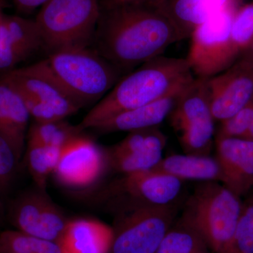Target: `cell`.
Here are the masks:
<instances>
[{
    "label": "cell",
    "instance_id": "obj_24",
    "mask_svg": "<svg viewBox=\"0 0 253 253\" xmlns=\"http://www.w3.org/2000/svg\"><path fill=\"white\" fill-rule=\"evenodd\" d=\"M83 129L64 120L48 123L34 122L30 126L26 139H31L46 146L62 149L68 142L81 135Z\"/></svg>",
    "mask_w": 253,
    "mask_h": 253
},
{
    "label": "cell",
    "instance_id": "obj_13",
    "mask_svg": "<svg viewBox=\"0 0 253 253\" xmlns=\"http://www.w3.org/2000/svg\"><path fill=\"white\" fill-rule=\"evenodd\" d=\"M19 90L31 94L53 108L62 119L81 110L62 88L38 64L14 69L2 77Z\"/></svg>",
    "mask_w": 253,
    "mask_h": 253
},
{
    "label": "cell",
    "instance_id": "obj_7",
    "mask_svg": "<svg viewBox=\"0 0 253 253\" xmlns=\"http://www.w3.org/2000/svg\"><path fill=\"white\" fill-rule=\"evenodd\" d=\"M176 213V204L117 211L109 253H156L175 221Z\"/></svg>",
    "mask_w": 253,
    "mask_h": 253
},
{
    "label": "cell",
    "instance_id": "obj_1",
    "mask_svg": "<svg viewBox=\"0 0 253 253\" xmlns=\"http://www.w3.org/2000/svg\"><path fill=\"white\" fill-rule=\"evenodd\" d=\"M183 40L157 0H103L91 48L126 75Z\"/></svg>",
    "mask_w": 253,
    "mask_h": 253
},
{
    "label": "cell",
    "instance_id": "obj_6",
    "mask_svg": "<svg viewBox=\"0 0 253 253\" xmlns=\"http://www.w3.org/2000/svg\"><path fill=\"white\" fill-rule=\"evenodd\" d=\"M241 5L221 9L191 33L186 59L195 77H214L239 59L241 55L233 44L230 32L234 16Z\"/></svg>",
    "mask_w": 253,
    "mask_h": 253
},
{
    "label": "cell",
    "instance_id": "obj_2",
    "mask_svg": "<svg viewBox=\"0 0 253 253\" xmlns=\"http://www.w3.org/2000/svg\"><path fill=\"white\" fill-rule=\"evenodd\" d=\"M195 78L187 60L161 56L124 75L80 123L83 130L168 96Z\"/></svg>",
    "mask_w": 253,
    "mask_h": 253
},
{
    "label": "cell",
    "instance_id": "obj_4",
    "mask_svg": "<svg viewBox=\"0 0 253 253\" xmlns=\"http://www.w3.org/2000/svg\"><path fill=\"white\" fill-rule=\"evenodd\" d=\"M241 206L236 194L219 181H201L186 201L180 219L194 229L213 253L232 244Z\"/></svg>",
    "mask_w": 253,
    "mask_h": 253
},
{
    "label": "cell",
    "instance_id": "obj_8",
    "mask_svg": "<svg viewBox=\"0 0 253 253\" xmlns=\"http://www.w3.org/2000/svg\"><path fill=\"white\" fill-rule=\"evenodd\" d=\"M207 81L195 77L190 82L168 117L186 154L209 156L214 144V119Z\"/></svg>",
    "mask_w": 253,
    "mask_h": 253
},
{
    "label": "cell",
    "instance_id": "obj_17",
    "mask_svg": "<svg viewBox=\"0 0 253 253\" xmlns=\"http://www.w3.org/2000/svg\"><path fill=\"white\" fill-rule=\"evenodd\" d=\"M112 229L93 219H69L59 244L65 253H109Z\"/></svg>",
    "mask_w": 253,
    "mask_h": 253
},
{
    "label": "cell",
    "instance_id": "obj_35",
    "mask_svg": "<svg viewBox=\"0 0 253 253\" xmlns=\"http://www.w3.org/2000/svg\"><path fill=\"white\" fill-rule=\"evenodd\" d=\"M220 253H240L238 252V251H236V250H234L233 249L232 247H231V246H229V247H228L227 249H226L225 250H224V251H221Z\"/></svg>",
    "mask_w": 253,
    "mask_h": 253
},
{
    "label": "cell",
    "instance_id": "obj_30",
    "mask_svg": "<svg viewBox=\"0 0 253 253\" xmlns=\"http://www.w3.org/2000/svg\"><path fill=\"white\" fill-rule=\"evenodd\" d=\"M18 91L22 96L31 118H33L35 120V122L48 123L64 120L60 117L59 115L49 105L37 99L31 94L24 92V91L19 90V89H18Z\"/></svg>",
    "mask_w": 253,
    "mask_h": 253
},
{
    "label": "cell",
    "instance_id": "obj_14",
    "mask_svg": "<svg viewBox=\"0 0 253 253\" xmlns=\"http://www.w3.org/2000/svg\"><path fill=\"white\" fill-rule=\"evenodd\" d=\"M214 144L221 181L236 194L253 177V141L242 137H216Z\"/></svg>",
    "mask_w": 253,
    "mask_h": 253
},
{
    "label": "cell",
    "instance_id": "obj_29",
    "mask_svg": "<svg viewBox=\"0 0 253 253\" xmlns=\"http://www.w3.org/2000/svg\"><path fill=\"white\" fill-rule=\"evenodd\" d=\"M1 16L0 18V71L8 73L27 57L11 43L1 22Z\"/></svg>",
    "mask_w": 253,
    "mask_h": 253
},
{
    "label": "cell",
    "instance_id": "obj_27",
    "mask_svg": "<svg viewBox=\"0 0 253 253\" xmlns=\"http://www.w3.org/2000/svg\"><path fill=\"white\" fill-rule=\"evenodd\" d=\"M253 120V96L232 117L221 121L216 137H244Z\"/></svg>",
    "mask_w": 253,
    "mask_h": 253
},
{
    "label": "cell",
    "instance_id": "obj_19",
    "mask_svg": "<svg viewBox=\"0 0 253 253\" xmlns=\"http://www.w3.org/2000/svg\"><path fill=\"white\" fill-rule=\"evenodd\" d=\"M153 170L174 176L179 180L221 181L216 158L193 154H174L163 158Z\"/></svg>",
    "mask_w": 253,
    "mask_h": 253
},
{
    "label": "cell",
    "instance_id": "obj_22",
    "mask_svg": "<svg viewBox=\"0 0 253 253\" xmlns=\"http://www.w3.org/2000/svg\"><path fill=\"white\" fill-rule=\"evenodd\" d=\"M1 20L11 43L26 57L43 49L41 33L35 20L4 14Z\"/></svg>",
    "mask_w": 253,
    "mask_h": 253
},
{
    "label": "cell",
    "instance_id": "obj_37",
    "mask_svg": "<svg viewBox=\"0 0 253 253\" xmlns=\"http://www.w3.org/2000/svg\"><path fill=\"white\" fill-rule=\"evenodd\" d=\"M4 1L3 0H0V18H1V16H2V9L3 6H4Z\"/></svg>",
    "mask_w": 253,
    "mask_h": 253
},
{
    "label": "cell",
    "instance_id": "obj_20",
    "mask_svg": "<svg viewBox=\"0 0 253 253\" xmlns=\"http://www.w3.org/2000/svg\"><path fill=\"white\" fill-rule=\"evenodd\" d=\"M27 139L26 163L37 187L46 190L50 174H53L59 161L61 149Z\"/></svg>",
    "mask_w": 253,
    "mask_h": 253
},
{
    "label": "cell",
    "instance_id": "obj_3",
    "mask_svg": "<svg viewBox=\"0 0 253 253\" xmlns=\"http://www.w3.org/2000/svg\"><path fill=\"white\" fill-rule=\"evenodd\" d=\"M37 64L81 109L97 104L124 76L91 47L53 53Z\"/></svg>",
    "mask_w": 253,
    "mask_h": 253
},
{
    "label": "cell",
    "instance_id": "obj_34",
    "mask_svg": "<svg viewBox=\"0 0 253 253\" xmlns=\"http://www.w3.org/2000/svg\"><path fill=\"white\" fill-rule=\"evenodd\" d=\"M1 196L0 195V226L4 221V211H3L2 204H1Z\"/></svg>",
    "mask_w": 253,
    "mask_h": 253
},
{
    "label": "cell",
    "instance_id": "obj_31",
    "mask_svg": "<svg viewBox=\"0 0 253 253\" xmlns=\"http://www.w3.org/2000/svg\"><path fill=\"white\" fill-rule=\"evenodd\" d=\"M15 7L19 12L30 14L41 8L49 0H12Z\"/></svg>",
    "mask_w": 253,
    "mask_h": 253
},
{
    "label": "cell",
    "instance_id": "obj_32",
    "mask_svg": "<svg viewBox=\"0 0 253 253\" xmlns=\"http://www.w3.org/2000/svg\"><path fill=\"white\" fill-rule=\"evenodd\" d=\"M240 58L246 60V61H249V62L253 64V41L251 43V45L249 46V47L241 54Z\"/></svg>",
    "mask_w": 253,
    "mask_h": 253
},
{
    "label": "cell",
    "instance_id": "obj_11",
    "mask_svg": "<svg viewBox=\"0 0 253 253\" xmlns=\"http://www.w3.org/2000/svg\"><path fill=\"white\" fill-rule=\"evenodd\" d=\"M108 164L106 151L81 134L61 149L52 174L63 187L86 189L101 179Z\"/></svg>",
    "mask_w": 253,
    "mask_h": 253
},
{
    "label": "cell",
    "instance_id": "obj_9",
    "mask_svg": "<svg viewBox=\"0 0 253 253\" xmlns=\"http://www.w3.org/2000/svg\"><path fill=\"white\" fill-rule=\"evenodd\" d=\"M182 189V181L165 173L151 170L123 174L104 191L115 212L140 206L175 204Z\"/></svg>",
    "mask_w": 253,
    "mask_h": 253
},
{
    "label": "cell",
    "instance_id": "obj_10",
    "mask_svg": "<svg viewBox=\"0 0 253 253\" xmlns=\"http://www.w3.org/2000/svg\"><path fill=\"white\" fill-rule=\"evenodd\" d=\"M8 218L16 230L57 243L69 221L46 190L38 187L21 193L11 201Z\"/></svg>",
    "mask_w": 253,
    "mask_h": 253
},
{
    "label": "cell",
    "instance_id": "obj_21",
    "mask_svg": "<svg viewBox=\"0 0 253 253\" xmlns=\"http://www.w3.org/2000/svg\"><path fill=\"white\" fill-rule=\"evenodd\" d=\"M156 253H213L204 240L184 221H174Z\"/></svg>",
    "mask_w": 253,
    "mask_h": 253
},
{
    "label": "cell",
    "instance_id": "obj_28",
    "mask_svg": "<svg viewBox=\"0 0 253 253\" xmlns=\"http://www.w3.org/2000/svg\"><path fill=\"white\" fill-rule=\"evenodd\" d=\"M231 247L240 253H253V205L241 207Z\"/></svg>",
    "mask_w": 253,
    "mask_h": 253
},
{
    "label": "cell",
    "instance_id": "obj_33",
    "mask_svg": "<svg viewBox=\"0 0 253 253\" xmlns=\"http://www.w3.org/2000/svg\"><path fill=\"white\" fill-rule=\"evenodd\" d=\"M243 138H246V139L253 141V120L251 125H250L249 129L246 131V134H245Z\"/></svg>",
    "mask_w": 253,
    "mask_h": 253
},
{
    "label": "cell",
    "instance_id": "obj_12",
    "mask_svg": "<svg viewBox=\"0 0 253 253\" xmlns=\"http://www.w3.org/2000/svg\"><path fill=\"white\" fill-rule=\"evenodd\" d=\"M214 121L236 114L253 96V64L239 58L231 67L207 81Z\"/></svg>",
    "mask_w": 253,
    "mask_h": 253
},
{
    "label": "cell",
    "instance_id": "obj_36",
    "mask_svg": "<svg viewBox=\"0 0 253 253\" xmlns=\"http://www.w3.org/2000/svg\"><path fill=\"white\" fill-rule=\"evenodd\" d=\"M6 191L5 190L4 186H3L2 183H1V180H0V195H1V197H2L4 195L6 194Z\"/></svg>",
    "mask_w": 253,
    "mask_h": 253
},
{
    "label": "cell",
    "instance_id": "obj_25",
    "mask_svg": "<svg viewBox=\"0 0 253 253\" xmlns=\"http://www.w3.org/2000/svg\"><path fill=\"white\" fill-rule=\"evenodd\" d=\"M163 151V149L149 148L118 156L107 155L108 161L113 169L123 174L144 172L152 169L162 160Z\"/></svg>",
    "mask_w": 253,
    "mask_h": 253
},
{
    "label": "cell",
    "instance_id": "obj_16",
    "mask_svg": "<svg viewBox=\"0 0 253 253\" xmlns=\"http://www.w3.org/2000/svg\"><path fill=\"white\" fill-rule=\"evenodd\" d=\"M186 85L154 102L116 115L100 123L94 129L100 133L108 134L156 127L169 117L179 95Z\"/></svg>",
    "mask_w": 253,
    "mask_h": 253
},
{
    "label": "cell",
    "instance_id": "obj_5",
    "mask_svg": "<svg viewBox=\"0 0 253 253\" xmlns=\"http://www.w3.org/2000/svg\"><path fill=\"white\" fill-rule=\"evenodd\" d=\"M100 15L99 0H49L35 19L48 54L91 47Z\"/></svg>",
    "mask_w": 253,
    "mask_h": 253
},
{
    "label": "cell",
    "instance_id": "obj_23",
    "mask_svg": "<svg viewBox=\"0 0 253 253\" xmlns=\"http://www.w3.org/2000/svg\"><path fill=\"white\" fill-rule=\"evenodd\" d=\"M0 253H65L61 245L18 230L0 233Z\"/></svg>",
    "mask_w": 253,
    "mask_h": 253
},
{
    "label": "cell",
    "instance_id": "obj_15",
    "mask_svg": "<svg viewBox=\"0 0 253 253\" xmlns=\"http://www.w3.org/2000/svg\"><path fill=\"white\" fill-rule=\"evenodd\" d=\"M30 113L22 96L11 83L0 80V136L21 159L27 138Z\"/></svg>",
    "mask_w": 253,
    "mask_h": 253
},
{
    "label": "cell",
    "instance_id": "obj_26",
    "mask_svg": "<svg viewBox=\"0 0 253 253\" xmlns=\"http://www.w3.org/2000/svg\"><path fill=\"white\" fill-rule=\"evenodd\" d=\"M230 36L241 56L253 41V1L238 8L231 24Z\"/></svg>",
    "mask_w": 253,
    "mask_h": 253
},
{
    "label": "cell",
    "instance_id": "obj_18",
    "mask_svg": "<svg viewBox=\"0 0 253 253\" xmlns=\"http://www.w3.org/2000/svg\"><path fill=\"white\" fill-rule=\"evenodd\" d=\"M243 0H157L176 25L184 40L221 9L242 4Z\"/></svg>",
    "mask_w": 253,
    "mask_h": 253
}]
</instances>
